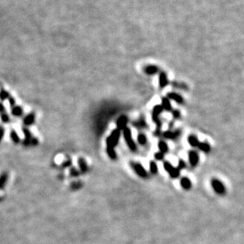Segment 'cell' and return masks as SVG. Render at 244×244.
<instances>
[{"instance_id": "obj_1", "label": "cell", "mask_w": 244, "mask_h": 244, "mask_svg": "<svg viewBox=\"0 0 244 244\" xmlns=\"http://www.w3.org/2000/svg\"><path fill=\"white\" fill-rule=\"evenodd\" d=\"M119 138H120V130H119L118 129L113 130L112 132H111V133L110 134L109 136H108L106 140L107 147L115 148V146L118 144L119 141Z\"/></svg>"}, {"instance_id": "obj_2", "label": "cell", "mask_w": 244, "mask_h": 244, "mask_svg": "<svg viewBox=\"0 0 244 244\" xmlns=\"http://www.w3.org/2000/svg\"><path fill=\"white\" fill-rule=\"evenodd\" d=\"M123 132V137H124V140L126 141V144L128 145L129 148L132 151H135L137 150V145L135 144V142L134 141V140L132 139L131 135V131L129 128H126Z\"/></svg>"}, {"instance_id": "obj_3", "label": "cell", "mask_w": 244, "mask_h": 244, "mask_svg": "<svg viewBox=\"0 0 244 244\" xmlns=\"http://www.w3.org/2000/svg\"><path fill=\"white\" fill-rule=\"evenodd\" d=\"M164 167H165V171L169 174V175L171 176L173 178H176L180 176V169L179 168H175V167H173L170 162H164Z\"/></svg>"}, {"instance_id": "obj_4", "label": "cell", "mask_w": 244, "mask_h": 244, "mask_svg": "<svg viewBox=\"0 0 244 244\" xmlns=\"http://www.w3.org/2000/svg\"><path fill=\"white\" fill-rule=\"evenodd\" d=\"M211 184H212V187H213V190L217 194L221 195V194H224L225 193V188H224V184L221 182H220L219 180H217V179H213Z\"/></svg>"}, {"instance_id": "obj_5", "label": "cell", "mask_w": 244, "mask_h": 244, "mask_svg": "<svg viewBox=\"0 0 244 244\" xmlns=\"http://www.w3.org/2000/svg\"><path fill=\"white\" fill-rule=\"evenodd\" d=\"M163 110H164V108L162 107V105H156L153 109L152 118H153V120L156 125H159V126H160L161 125L160 121L159 120V116L163 112Z\"/></svg>"}, {"instance_id": "obj_6", "label": "cell", "mask_w": 244, "mask_h": 244, "mask_svg": "<svg viewBox=\"0 0 244 244\" xmlns=\"http://www.w3.org/2000/svg\"><path fill=\"white\" fill-rule=\"evenodd\" d=\"M132 167L134 168V170L135 171L136 174H138L139 177L141 178H146L148 176V174H147V171L145 170V168L143 167V166L140 163H136V162H134V163L131 164Z\"/></svg>"}, {"instance_id": "obj_7", "label": "cell", "mask_w": 244, "mask_h": 244, "mask_svg": "<svg viewBox=\"0 0 244 244\" xmlns=\"http://www.w3.org/2000/svg\"><path fill=\"white\" fill-rule=\"evenodd\" d=\"M198 161H199V156L198 153L194 151H191L189 152V162L192 167H195L198 165Z\"/></svg>"}, {"instance_id": "obj_8", "label": "cell", "mask_w": 244, "mask_h": 244, "mask_svg": "<svg viewBox=\"0 0 244 244\" xmlns=\"http://www.w3.org/2000/svg\"><path fill=\"white\" fill-rule=\"evenodd\" d=\"M127 122H128V119L127 117H126V116L123 115L121 116V117H119V118L117 120V129H119V130H124L126 127V125H127Z\"/></svg>"}, {"instance_id": "obj_9", "label": "cell", "mask_w": 244, "mask_h": 244, "mask_svg": "<svg viewBox=\"0 0 244 244\" xmlns=\"http://www.w3.org/2000/svg\"><path fill=\"white\" fill-rule=\"evenodd\" d=\"M167 98L175 101V102L179 104H182L183 102V98H182L180 94H175V93H169V94H168V97Z\"/></svg>"}, {"instance_id": "obj_10", "label": "cell", "mask_w": 244, "mask_h": 244, "mask_svg": "<svg viewBox=\"0 0 244 244\" xmlns=\"http://www.w3.org/2000/svg\"><path fill=\"white\" fill-rule=\"evenodd\" d=\"M180 184H181L182 187L184 189H186V190L191 188V182L188 178H182L181 180H180Z\"/></svg>"}, {"instance_id": "obj_11", "label": "cell", "mask_w": 244, "mask_h": 244, "mask_svg": "<svg viewBox=\"0 0 244 244\" xmlns=\"http://www.w3.org/2000/svg\"><path fill=\"white\" fill-rule=\"evenodd\" d=\"M34 120H35V115H34V114H30L25 117L24 124L27 126L31 125L33 124Z\"/></svg>"}, {"instance_id": "obj_12", "label": "cell", "mask_w": 244, "mask_h": 244, "mask_svg": "<svg viewBox=\"0 0 244 244\" xmlns=\"http://www.w3.org/2000/svg\"><path fill=\"white\" fill-rule=\"evenodd\" d=\"M162 107L167 111H170L171 109V105L168 98H162Z\"/></svg>"}, {"instance_id": "obj_13", "label": "cell", "mask_w": 244, "mask_h": 244, "mask_svg": "<svg viewBox=\"0 0 244 244\" xmlns=\"http://www.w3.org/2000/svg\"><path fill=\"white\" fill-rule=\"evenodd\" d=\"M188 143L190 144V145H191L192 147H198V145H199V144H200V142L198 141V138L193 135H190V136L188 137Z\"/></svg>"}, {"instance_id": "obj_14", "label": "cell", "mask_w": 244, "mask_h": 244, "mask_svg": "<svg viewBox=\"0 0 244 244\" xmlns=\"http://www.w3.org/2000/svg\"><path fill=\"white\" fill-rule=\"evenodd\" d=\"M180 132H171V131H167L164 132V137L166 139H175L176 137L179 136Z\"/></svg>"}, {"instance_id": "obj_15", "label": "cell", "mask_w": 244, "mask_h": 244, "mask_svg": "<svg viewBox=\"0 0 244 244\" xmlns=\"http://www.w3.org/2000/svg\"><path fill=\"white\" fill-rule=\"evenodd\" d=\"M78 164H79V167L80 169H81V172L82 173L87 172V171H88V167H87V164L86 162H85V159L80 158V159H78Z\"/></svg>"}, {"instance_id": "obj_16", "label": "cell", "mask_w": 244, "mask_h": 244, "mask_svg": "<svg viewBox=\"0 0 244 244\" xmlns=\"http://www.w3.org/2000/svg\"><path fill=\"white\" fill-rule=\"evenodd\" d=\"M168 84V79H167V76L165 73H161L160 75V86L161 88L165 87Z\"/></svg>"}, {"instance_id": "obj_17", "label": "cell", "mask_w": 244, "mask_h": 244, "mask_svg": "<svg viewBox=\"0 0 244 244\" xmlns=\"http://www.w3.org/2000/svg\"><path fill=\"white\" fill-rule=\"evenodd\" d=\"M158 147H159L160 151L162 153H164V154L166 153V152L168 151V146L165 141H160V142L158 143Z\"/></svg>"}, {"instance_id": "obj_18", "label": "cell", "mask_w": 244, "mask_h": 244, "mask_svg": "<svg viewBox=\"0 0 244 244\" xmlns=\"http://www.w3.org/2000/svg\"><path fill=\"white\" fill-rule=\"evenodd\" d=\"M22 113H23V110H22V107H20V106H14L11 110V114L13 116H15V117H20L22 114Z\"/></svg>"}, {"instance_id": "obj_19", "label": "cell", "mask_w": 244, "mask_h": 244, "mask_svg": "<svg viewBox=\"0 0 244 244\" xmlns=\"http://www.w3.org/2000/svg\"><path fill=\"white\" fill-rule=\"evenodd\" d=\"M10 138L13 141V142H14L15 144H18L19 141H20V138H19V135H18V133L16 132L15 130H12L10 132Z\"/></svg>"}, {"instance_id": "obj_20", "label": "cell", "mask_w": 244, "mask_h": 244, "mask_svg": "<svg viewBox=\"0 0 244 244\" xmlns=\"http://www.w3.org/2000/svg\"><path fill=\"white\" fill-rule=\"evenodd\" d=\"M198 148L200 149L201 151H202L204 152H209V151H210V146H209V144H207V143H201L200 142L199 145H198Z\"/></svg>"}, {"instance_id": "obj_21", "label": "cell", "mask_w": 244, "mask_h": 244, "mask_svg": "<svg viewBox=\"0 0 244 244\" xmlns=\"http://www.w3.org/2000/svg\"><path fill=\"white\" fill-rule=\"evenodd\" d=\"M107 153H108V156L111 158V159H116V152H115V149L112 148V147H107Z\"/></svg>"}, {"instance_id": "obj_22", "label": "cell", "mask_w": 244, "mask_h": 244, "mask_svg": "<svg viewBox=\"0 0 244 244\" xmlns=\"http://www.w3.org/2000/svg\"><path fill=\"white\" fill-rule=\"evenodd\" d=\"M138 141L139 143V144L141 145H145L146 143H147V138H146L145 135L141 133L138 134Z\"/></svg>"}, {"instance_id": "obj_23", "label": "cell", "mask_w": 244, "mask_h": 244, "mask_svg": "<svg viewBox=\"0 0 244 244\" xmlns=\"http://www.w3.org/2000/svg\"><path fill=\"white\" fill-rule=\"evenodd\" d=\"M150 172H151L152 174H156V173H157L158 167L156 162H153V161H151V162H150Z\"/></svg>"}, {"instance_id": "obj_24", "label": "cell", "mask_w": 244, "mask_h": 244, "mask_svg": "<svg viewBox=\"0 0 244 244\" xmlns=\"http://www.w3.org/2000/svg\"><path fill=\"white\" fill-rule=\"evenodd\" d=\"M7 181V174L6 173H3L0 178V188L3 189L4 186H5L6 182Z\"/></svg>"}, {"instance_id": "obj_25", "label": "cell", "mask_w": 244, "mask_h": 244, "mask_svg": "<svg viewBox=\"0 0 244 244\" xmlns=\"http://www.w3.org/2000/svg\"><path fill=\"white\" fill-rule=\"evenodd\" d=\"M22 132H23L24 135H25V139L28 140V141H31L32 135H31V133H30L29 130L27 129H25V128H23V129H22Z\"/></svg>"}, {"instance_id": "obj_26", "label": "cell", "mask_w": 244, "mask_h": 244, "mask_svg": "<svg viewBox=\"0 0 244 244\" xmlns=\"http://www.w3.org/2000/svg\"><path fill=\"white\" fill-rule=\"evenodd\" d=\"M145 72L147 74L152 75V74H155L157 72V68H156V67H154V66H150V67H148L145 69Z\"/></svg>"}, {"instance_id": "obj_27", "label": "cell", "mask_w": 244, "mask_h": 244, "mask_svg": "<svg viewBox=\"0 0 244 244\" xmlns=\"http://www.w3.org/2000/svg\"><path fill=\"white\" fill-rule=\"evenodd\" d=\"M154 156H155V159H156V160H162V159H164V157H165V155H164V153L160 151V152H156Z\"/></svg>"}, {"instance_id": "obj_28", "label": "cell", "mask_w": 244, "mask_h": 244, "mask_svg": "<svg viewBox=\"0 0 244 244\" xmlns=\"http://www.w3.org/2000/svg\"><path fill=\"white\" fill-rule=\"evenodd\" d=\"M9 98V94L6 91V90H2V92H1V100L3 101L5 99L8 98Z\"/></svg>"}, {"instance_id": "obj_29", "label": "cell", "mask_w": 244, "mask_h": 244, "mask_svg": "<svg viewBox=\"0 0 244 244\" xmlns=\"http://www.w3.org/2000/svg\"><path fill=\"white\" fill-rule=\"evenodd\" d=\"M2 121L4 123H8L10 121V117L7 114H2Z\"/></svg>"}, {"instance_id": "obj_30", "label": "cell", "mask_w": 244, "mask_h": 244, "mask_svg": "<svg viewBox=\"0 0 244 244\" xmlns=\"http://www.w3.org/2000/svg\"><path fill=\"white\" fill-rule=\"evenodd\" d=\"M178 168H179V169H184V168H186V163H185V162H183V160H180Z\"/></svg>"}, {"instance_id": "obj_31", "label": "cell", "mask_w": 244, "mask_h": 244, "mask_svg": "<svg viewBox=\"0 0 244 244\" xmlns=\"http://www.w3.org/2000/svg\"><path fill=\"white\" fill-rule=\"evenodd\" d=\"M70 174H71L72 176H74V177L78 176V171H77L76 169H74V168H71L70 171Z\"/></svg>"}, {"instance_id": "obj_32", "label": "cell", "mask_w": 244, "mask_h": 244, "mask_svg": "<svg viewBox=\"0 0 244 244\" xmlns=\"http://www.w3.org/2000/svg\"><path fill=\"white\" fill-rule=\"evenodd\" d=\"M39 144V141L37 139V138H32L31 140V145L32 146H37Z\"/></svg>"}, {"instance_id": "obj_33", "label": "cell", "mask_w": 244, "mask_h": 244, "mask_svg": "<svg viewBox=\"0 0 244 244\" xmlns=\"http://www.w3.org/2000/svg\"><path fill=\"white\" fill-rule=\"evenodd\" d=\"M173 116H174L175 118H180V111L179 110L173 111Z\"/></svg>"}, {"instance_id": "obj_34", "label": "cell", "mask_w": 244, "mask_h": 244, "mask_svg": "<svg viewBox=\"0 0 244 244\" xmlns=\"http://www.w3.org/2000/svg\"><path fill=\"white\" fill-rule=\"evenodd\" d=\"M0 139L2 140L4 136V129L3 127H1V129H0Z\"/></svg>"}, {"instance_id": "obj_35", "label": "cell", "mask_w": 244, "mask_h": 244, "mask_svg": "<svg viewBox=\"0 0 244 244\" xmlns=\"http://www.w3.org/2000/svg\"><path fill=\"white\" fill-rule=\"evenodd\" d=\"M81 187V184L80 183H74L73 185H72V188L73 189H78V188Z\"/></svg>"}, {"instance_id": "obj_36", "label": "cell", "mask_w": 244, "mask_h": 244, "mask_svg": "<svg viewBox=\"0 0 244 244\" xmlns=\"http://www.w3.org/2000/svg\"><path fill=\"white\" fill-rule=\"evenodd\" d=\"M9 102H10V104L11 106H13V105H15V101L13 98H9Z\"/></svg>"}, {"instance_id": "obj_37", "label": "cell", "mask_w": 244, "mask_h": 244, "mask_svg": "<svg viewBox=\"0 0 244 244\" xmlns=\"http://www.w3.org/2000/svg\"><path fill=\"white\" fill-rule=\"evenodd\" d=\"M0 110H1V112H2L3 113V112H4V111H5V108H4V105H3V104H1V109H0Z\"/></svg>"}]
</instances>
